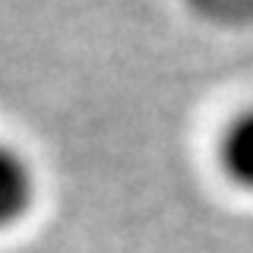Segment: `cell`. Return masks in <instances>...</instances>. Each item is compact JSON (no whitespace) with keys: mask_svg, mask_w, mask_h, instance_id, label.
Instances as JSON below:
<instances>
[{"mask_svg":"<svg viewBox=\"0 0 253 253\" xmlns=\"http://www.w3.org/2000/svg\"><path fill=\"white\" fill-rule=\"evenodd\" d=\"M187 3L206 13L209 19H221V22H241L253 16V0H187Z\"/></svg>","mask_w":253,"mask_h":253,"instance_id":"cell-3","label":"cell"},{"mask_svg":"<svg viewBox=\"0 0 253 253\" xmlns=\"http://www.w3.org/2000/svg\"><path fill=\"white\" fill-rule=\"evenodd\" d=\"M218 162L237 187L253 193V108L231 117L218 139Z\"/></svg>","mask_w":253,"mask_h":253,"instance_id":"cell-1","label":"cell"},{"mask_svg":"<svg viewBox=\"0 0 253 253\" xmlns=\"http://www.w3.org/2000/svg\"><path fill=\"white\" fill-rule=\"evenodd\" d=\"M32 203V171L16 149L0 146V228L10 225Z\"/></svg>","mask_w":253,"mask_h":253,"instance_id":"cell-2","label":"cell"}]
</instances>
